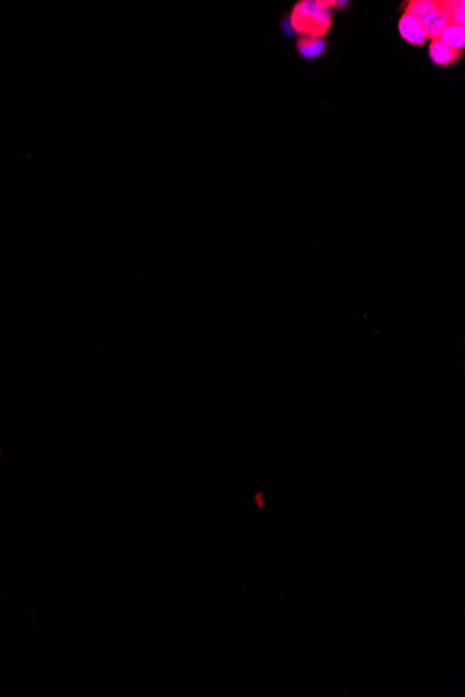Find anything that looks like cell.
I'll use <instances>...</instances> for the list:
<instances>
[{
  "label": "cell",
  "mask_w": 465,
  "mask_h": 697,
  "mask_svg": "<svg viewBox=\"0 0 465 697\" xmlns=\"http://www.w3.org/2000/svg\"><path fill=\"white\" fill-rule=\"evenodd\" d=\"M440 39L450 48L461 51L465 45V28L461 26H456V24H449V27L443 31Z\"/></svg>",
  "instance_id": "52a82bcc"
},
{
  "label": "cell",
  "mask_w": 465,
  "mask_h": 697,
  "mask_svg": "<svg viewBox=\"0 0 465 697\" xmlns=\"http://www.w3.org/2000/svg\"><path fill=\"white\" fill-rule=\"evenodd\" d=\"M398 32L401 38L407 41L411 45L422 46L427 42L424 26L417 19L411 17L410 14H403L398 21Z\"/></svg>",
  "instance_id": "7a4b0ae2"
},
{
  "label": "cell",
  "mask_w": 465,
  "mask_h": 697,
  "mask_svg": "<svg viewBox=\"0 0 465 697\" xmlns=\"http://www.w3.org/2000/svg\"><path fill=\"white\" fill-rule=\"evenodd\" d=\"M297 49H299V53L302 58L312 60V59L319 58L324 53L325 49H326V42H325L324 38H318V36H300L299 42H297Z\"/></svg>",
  "instance_id": "277c9868"
},
{
  "label": "cell",
  "mask_w": 465,
  "mask_h": 697,
  "mask_svg": "<svg viewBox=\"0 0 465 697\" xmlns=\"http://www.w3.org/2000/svg\"><path fill=\"white\" fill-rule=\"evenodd\" d=\"M460 56H461V51L450 48L442 39H435L430 42L429 58L437 66H450V64L456 63Z\"/></svg>",
  "instance_id": "3957f363"
},
{
  "label": "cell",
  "mask_w": 465,
  "mask_h": 697,
  "mask_svg": "<svg viewBox=\"0 0 465 697\" xmlns=\"http://www.w3.org/2000/svg\"><path fill=\"white\" fill-rule=\"evenodd\" d=\"M290 23L301 36L322 38L332 27L331 10L322 7L319 2L302 0L293 9Z\"/></svg>",
  "instance_id": "6da1fadb"
},
{
  "label": "cell",
  "mask_w": 465,
  "mask_h": 697,
  "mask_svg": "<svg viewBox=\"0 0 465 697\" xmlns=\"http://www.w3.org/2000/svg\"><path fill=\"white\" fill-rule=\"evenodd\" d=\"M450 24H456V26L464 27L465 23V4L462 2L459 7H457L449 17Z\"/></svg>",
  "instance_id": "ba28073f"
},
{
  "label": "cell",
  "mask_w": 465,
  "mask_h": 697,
  "mask_svg": "<svg viewBox=\"0 0 465 697\" xmlns=\"http://www.w3.org/2000/svg\"><path fill=\"white\" fill-rule=\"evenodd\" d=\"M0 457H2V450H0Z\"/></svg>",
  "instance_id": "9c48e42d"
},
{
  "label": "cell",
  "mask_w": 465,
  "mask_h": 697,
  "mask_svg": "<svg viewBox=\"0 0 465 697\" xmlns=\"http://www.w3.org/2000/svg\"><path fill=\"white\" fill-rule=\"evenodd\" d=\"M439 6V4H437ZM450 20L447 17V14L442 10L437 9V12L432 14L429 19L425 20L422 26H424L425 34H427V38L432 39H440L442 36L443 31L449 27Z\"/></svg>",
  "instance_id": "5b68a950"
},
{
  "label": "cell",
  "mask_w": 465,
  "mask_h": 697,
  "mask_svg": "<svg viewBox=\"0 0 465 697\" xmlns=\"http://www.w3.org/2000/svg\"><path fill=\"white\" fill-rule=\"evenodd\" d=\"M439 6L437 2H430V0H414L410 2L405 7V14H410L411 17L417 19L420 23H424L425 20L429 19L435 12H437Z\"/></svg>",
  "instance_id": "8992f818"
}]
</instances>
